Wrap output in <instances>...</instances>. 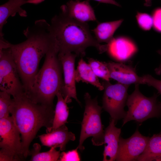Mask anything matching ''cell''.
<instances>
[{
    "label": "cell",
    "instance_id": "cell-1",
    "mask_svg": "<svg viewBox=\"0 0 161 161\" xmlns=\"http://www.w3.org/2000/svg\"><path fill=\"white\" fill-rule=\"evenodd\" d=\"M27 38L23 42L9 48L17 66L25 93L33 84L41 60L56 41L50 24L44 19L35 21L34 25L23 32Z\"/></svg>",
    "mask_w": 161,
    "mask_h": 161
},
{
    "label": "cell",
    "instance_id": "cell-2",
    "mask_svg": "<svg viewBox=\"0 0 161 161\" xmlns=\"http://www.w3.org/2000/svg\"><path fill=\"white\" fill-rule=\"evenodd\" d=\"M10 114L21 136L22 152L24 158L29 155L30 145L42 127L49 132L55 114L54 107L35 103L25 92L13 97Z\"/></svg>",
    "mask_w": 161,
    "mask_h": 161
},
{
    "label": "cell",
    "instance_id": "cell-3",
    "mask_svg": "<svg viewBox=\"0 0 161 161\" xmlns=\"http://www.w3.org/2000/svg\"><path fill=\"white\" fill-rule=\"evenodd\" d=\"M50 25L58 43L59 53L71 52L77 56L83 57L89 47H95L100 53L106 51V45L100 44L92 36L87 23L71 18L62 10L52 18Z\"/></svg>",
    "mask_w": 161,
    "mask_h": 161
},
{
    "label": "cell",
    "instance_id": "cell-4",
    "mask_svg": "<svg viewBox=\"0 0 161 161\" xmlns=\"http://www.w3.org/2000/svg\"><path fill=\"white\" fill-rule=\"evenodd\" d=\"M59 51L56 41L46 54L44 64L36 75L31 89L26 93L34 103L54 107L55 96L59 91L61 92L64 81Z\"/></svg>",
    "mask_w": 161,
    "mask_h": 161
},
{
    "label": "cell",
    "instance_id": "cell-5",
    "mask_svg": "<svg viewBox=\"0 0 161 161\" xmlns=\"http://www.w3.org/2000/svg\"><path fill=\"white\" fill-rule=\"evenodd\" d=\"M84 99L85 109L77 147L81 152L85 149L83 142L89 137H92V141L95 145H101L104 143V131L101 119L102 107L98 105L97 97L92 98L88 92L85 94Z\"/></svg>",
    "mask_w": 161,
    "mask_h": 161
},
{
    "label": "cell",
    "instance_id": "cell-6",
    "mask_svg": "<svg viewBox=\"0 0 161 161\" xmlns=\"http://www.w3.org/2000/svg\"><path fill=\"white\" fill-rule=\"evenodd\" d=\"M139 85L135 84L134 91L128 95L126 103L128 109L123 119L122 126L131 120L141 123L149 118L161 116V102L157 99L158 95L145 96L140 91Z\"/></svg>",
    "mask_w": 161,
    "mask_h": 161
},
{
    "label": "cell",
    "instance_id": "cell-7",
    "mask_svg": "<svg viewBox=\"0 0 161 161\" xmlns=\"http://www.w3.org/2000/svg\"><path fill=\"white\" fill-rule=\"evenodd\" d=\"M20 133L11 116L0 119V161H20L22 152Z\"/></svg>",
    "mask_w": 161,
    "mask_h": 161
},
{
    "label": "cell",
    "instance_id": "cell-8",
    "mask_svg": "<svg viewBox=\"0 0 161 161\" xmlns=\"http://www.w3.org/2000/svg\"><path fill=\"white\" fill-rule=\"evenodd\" d=\"M104 90L102 99V108L110 115L116 124L123 119L126 111L124 109L128 96L129 86L120 83L113 84L105 80L102 83Z\"/></svg>",
    "mask_w": 161,
    "mask_h": 161
},
{
    "label": "cell",
    "instance_id": "cell-9",
    "mask_svg": "<svg viewBox=\"0 0 161 161\" xmlns=\"http://www.w3.org/2000/svg\"><path fill=\"white\" fill-rule=\"evenodd\" d=\"M10 48L0 49V89L13 97L24 92Z\"/></svg>",
    "mask_w": 161,
    "mask_h": 161
},
{
    "label": "cell",
    "instance_id": "cell-10",
    "mask_svg": "<svg viewBox=\"0 0 161 161\" xmlns=\"http://www.w3.org/2000/svg\"><path fill=\"white\" fill-rule=\"evenodd\" d=\"M150 137L142 135L137 129L130 137L124 139L120 137L116 160L137 161L145 150Z\"/></svg>",
    "mask_w": 161,
    "mask_h": 161
},
{
    "label": "cell",
    "instance_id": "cell-11",
    "mask_svg": "<svg viewBox=\"0 0 161 161\" xmlns=\"http://www.w3.org/2000/svg\"><path fill=\"white\" fill-rule=\"evenodd\" d=\"M77 56L75 54L71 52L58 54L64 76L62 94L67 103L71 102L72 98H73L80 104L77 96L75 78V64Z\"/></svg>",
    "mask_w": 161,
    "mask_h": 161
},
{
    "label": "cell",
    "instance_id": "cell-12",
    "mask_svg": "<svg viewBox=\"0 0 161 161\" xmlns=\"http://www.w3.org/2000/svg\"><path fill=\"white\" fill-rule=\"evenodd\" d=\"M109 70L110 78L118 83L127 85L144 84L142 76H138L135 69L132 66L121 63L106 62Z\"/></svg>",
    "mask_w": 161,
    "mask_h": 161
},
{
    "label": "cell",
    "instance_id": "cell-13",
    "mask_svg": "<svg viewBox=\"0 0 161 161\" xmlns=\"http://www.w3.org/2000/svg\"><path fill=\"white\" fill-rule=\"evenodd\" d=\"M90 0L81 1L70 0L61 7V10L70 17L80 22L96 21L94 11L89 3Z\"/></svg>",
    "mask_w": 161,
    "mask_h": 161
},
{
    "label": "cell",
    "instance_id": "cell-14",
    "mask_svg": "<svg viewBox=\"0 0 161 161\" xmlns=\"http://www.w3.org/2000/svg\"><path fill=\"white\" fill-rule=\"evenodd\" d=\"M106 46V51L109 55L119 61L129 59L137 49L135 44L131 40L123 37H113Z\"/></svg>",
    "mask_w": 161,
    "mask_h": 161
},
{
    "label": "cell",
    "instance_id": "cell-15",
    "mask_svg": "<svg viewBox=\"0 0 161 161\" xmlns=\"http://www.w3.org/2000/svg\"><path fill=\"white\" fill-rule=\"evenodd\" d=\"M39 137L43 145L55 148L58 147L61 151L65 150L66 145L69 141L75 139V134L68 131L65 124L40 135Z\"/></svg>",
    "mask_w": 161,
    "mask_h": 161
},
{
    "label": "cell",
    "instance_id": "cell-16",
    "mask_svg": "<svg viewBox=\"0 0 161 161\" xmlns=\"http://www.w3.org/2000/svg\"><path fill=\"white\" fill-rule=\"evenodd\" d=\"M114 120L111 118L109 125L104 131L103 161L116 160L118 147L121 129L115 126Z\"/></svg>",
    "mask_w": 161,
    "mask_h": 161
},
{
    "label": "cell",
    "instance_id": "cell-17",
    "mask_svg": "<svg viewBox=\"0 0 161 161\" xmlns=\"http://www.w3.org/2000/svg\"><path fill=\"white\" fill-rule=\"evenodd\" d=\"M45 0H9L0 6V38H3L2 29L10 16H14L17 13L21 17L27 16L26 11L21 6L27 3L39 4Z\"/></svg>",
    "mask_w": 161,
    "mask_h": 161
},
{
    "label": "cell",
    "instance_id": "cell-18",
    "mask_svg": "<svg viewBox=\"0 0 161 161\" xmlns=\"http://www.w3.org/2000/svg\"><path fill=\"white\" fill-rule=\"evenodd\" d=\"M75 78L77 82L81 81L90 84L100 91L104 89L102 84L100 82L90 65L82 58L79 60L77 69L75 70Z\"/></svg>",
    "mask_w": 161,
    "mask_h": 161
},
{
    "label": "cell",
    "instance_id": "cell-19",
    "mask_svg": "<svg viewBox=\"0 0 161 161\" xmlns=\"http://www.w3.org/2000/svg\"><path fill=\"white\" fill-rule=\"evenodd\" d=\"M123 20L99 23L97 27L92 30L95 38L99 43L107 44L112 38L116 30L121 25Z\"/></svg>",
    "mask_w": 161,
    "mask_h": 161
},
{
    "label": "cell",
    "instance_id": "cell-20",
    "mask_svg": "<svg viewBox=\"0 0 161 161\" xmlns=\"http://www.w3.org/2000/svg\"><path fill=\"white\" fill-rule=\"evenodd\" d=\"M137 161H161V131L150 137L145 150Z\"/></svg>",
    "mask_w": 161,
    "mask_h": 161
},
{
    "label": "cell",
    "instance_id": "cell-21",
    "mask_svg": "<svg viewBox=\"0 0 161 161\" xmlns=\"http://www.w3.org/2000/svg\"><path fill=\"white\" fill-rule=\"evenodd\" d=\"M56 96L57 97V102L55 108L52 126L49 132L68 123L67 120L69 111L66 104L67 103L61 91L58 92Z\"/></svg>",
    "mask_w": 161,
    "mask_h": 161
},
{
    "label": "cell",
    "instance_id": "cell-22",
    "mask_svg": "<svg viewBox=\"0 0 161 161\" xmlns=\"http://www.w3.org/2000/svg\"><path fill=\"white\" fill-rule=\"evenodd\" d=\"M41 147L38 143L34 144L33 148L30 151L29 155L31 156L30 161H58L61 154L60 151H57L55 148L51 147L47 151L40 152Z\"/></svg>",
    "mask_w": 161,
    "mask_h": 161
},
{
    "label": "cell",
    "instance_id": "cell-23",
    "mask_svg": "<svg viewBox=\"0 0 161 161\" xmlns=\"http://www.w3.org/2000/svg\"><path fill=\"white\" fill-rule=\"evenodd\" d=\"M88 64L95 75L104 80L109 81V72L106 62H102L92 58H88Z\"/></svg>",
    "mask_w": 161,
    "mask_h": 161
},
{
    "label": "cell",
    "instance_id": "cell-24",
    "mask_svg": "<svg viewBox=\"0 0 161 161\" xmlns=\"http://www.w3.org/2000/svg\"><path fill=\"white\" fill-rule=\"evenodd\" d=\"M11 95L4 91L0 92V119L8 117L10 108L12 102Z\"/></svg>",
    "mask_w": 161,
    "mask_h": 161
},
{
    "label": "cell",
    "instance_id": "cell-25",
    "mask_svg": "<svg viewBox=\"0 0 161 161\" xmlns=\"http://www.w3.org/2000/svg\"><path fill=\"white\" fill-rule=\"evenodd\" d=\"M136 17L138 24L142 29L145 31L151 29L153 25L151 16L147 13L138 12Z\"/></svg>",
    "mask_w": 161,
    "mask_h": 161
},
{
    "label": "cell",
    "instance_id": "cell-26",
    "mask_svg": "<svg viewBox=\"0 0 161 161\" xmlns=\"http://www.w3.org/2000/svg\"><path fill=\"white\" fill-rule=\"evenodd\" d=\"M78 148L69 151L67 152L63 151L61 153L58 161H79L80 159L78 151Z\"/></svg>",
    "mask_w": 161,
    "mask_h": 161
},
{
    "label": "cell",
    "instance_id": "cell-27",
    "mask_svg": "<svg viewBox=\"0 0 161 161\" xmlns=\"http://www.w3.org/2000/svg\"><path fill=\"white\" fill-rule=\"evenodd\" d=\"M142 77L144 84L153 86L161 95V80L157 79L148 74L145 75Z\"/></svg>",
    "mask_w": 161,
    "mask_h": 161
},
{
    "label": "cell",
    "instance_id": "cell-28",
    "mask_svg": "<svg viewBox=\"0 0 161 161\" xmlns=\"http://www.w3.org/2000/svg\"><path fill=\"white\" fill-rule=\"evenodd\" d=\"M152 17L154 29L161 32V8H157L153 11Z\"/></svg>",
    "mask_w": 161,
    "mask_h": 161
},
{
    "label": "cell",
    "instance_id": "cell-29",
    "mask_svg": "<svg viewBox=\"0 0 161 161\" xmlns=\"http://www.w3.org/2000/svg\"><path fill=\"white\" fill-rule=\"evenodd\" d=\"M100 3L109 4L120 7V5L114 0H94Z\"/></svg>",
    "mask_w": 161,
    "mask_h": 161
},
{
    "label": "cell",
    "instance_id": "cell-30",
    "mask_svg": "<svg viewBox=\"0 0 161 161\" xmlns=\"http://www.w3.org/2000/svg\"><path fill=\"white\" fill-rule=\"evenodd\" d=\"M157 53L161 56V50H159L157 51ZM155 72L156 74L158 75H160L161 74V63L159 66L156 68L155 70Z\"/></svg>",
    "mask_w": 161,
    "mask_h": 161
},
{
    "label": "cell",
    "instance_id": "cell-31",
    "mask_svg": "<svg viewBox=\"0 0 161 161\" xmlns=\"http://www.w3.org/2000/svg\"><path fill=\"white\" fill-rule=\"evenodd\" d=\"M145 3L144 4V5L146 7H150L151 5L152 2L151 0H144Z\"/></svg>",
    "mask_w": 161,
    "mask_h": 161
}]
</instances>
